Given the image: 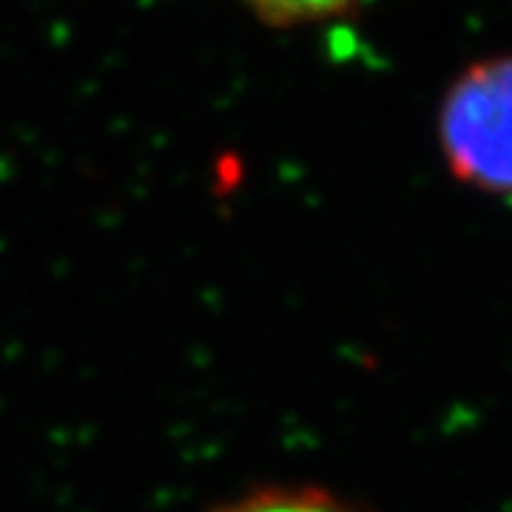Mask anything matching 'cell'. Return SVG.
Segmentation results:
<instances>
[{
  "label": "cell",
  "instance_id": "3957f363",
  "mask_svg": "<svg viewBox=\"0 0 512 512\" xmlns=\"http://www.w3.org/2000/svg\"><path fill=\"white\" fill-rule=\"evenodd\" d=\"M356 3L359 0H248L256 18L276 29L339 18L350 12Z\"/></svg>",
  "mask_w": 512,
  "mask_h": 512
},
{
  "label": "cell",
  "instance_id": "6da1fadb",
  "mask_svg": "<svg viewBox=\"0 0 512 512\" xmlns=\"http://www.w3.org/2000/svg\"><path fill=\"white\" fill-rule=\"evenodd\" d=\"M439 146L456 180L512 194V55L473 63L450 86Z\"/></svg>",
  "mask_w": 512,
  "mask_h": 512
},
{
  "label": "cell",
  "instance_id": "7a4b0ae2",
  "mask_svg": "<svg viewBox=\"0 0 512 512\" xmlns=\"http://www.w3.org/2000/svg\"><path fill=\"white\" fill-rule=\"evenodd\" d=\"M211 512H362L316 484H268L225 501Z\"/></svg>",
  "mask_w": 512,
  "mask_h": 512
}]
</instances>
